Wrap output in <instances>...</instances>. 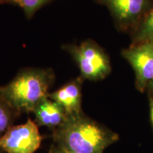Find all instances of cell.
I'll return each mask as SVG.
<instances>
[{"instance_id": "2", "label": "cell", "mask_w": 153, "mask_h": 153, "mask_svg": "<svg viewBox=\"0 0 153 153\" xmlns=\"http://www.w3.org/2000/svg\"><path fill=\"white\" fill-rule=\"evenodd\" d=\"M53 80L51 70L25 69L8 85L0 87V97L19 114L33 112L40 101L48 97Z\"/></svg>"}, {"instance_id": "4", "label": "cell", "mask_w": 153, "mask_h": 153, "mask_svg": "<svg viewBox=\"0 0 153 153\" xmlns=\"http://www.w3.org/2000/svg\"><path fill=\"white\" fill-rule=\"evenodd\" d=\"M43 139L38 125L29 118L26 123L9 128L0 137V149L7 153H34Z\"/></svg>"}, {"instance_id": "16", "label": "cell", "mask_w": 153, "mask_h": 153, "mask_svg": "<svg viewBox=\"0 0 153 153\" xmlns=\"http://www.w3.org/2000/svg\"><path fill=\"white\" fill-rule=\"evenodd\" d=\"M152 42H153V41H152Z\"/></svg>"}, {"instance_id": "8", "label": "cell", "mask_w": 153, "mask_h": 153, "mask_svg": "<svg viewBox=\"0 0 153 153\" xmlns=\"http://www.w3.org/2000/svg\"><path fill=\"white\" fill-rule=\"evenodd\" d=\"M33 113L37 125L46 126L53 131L59 127L67 118L62 107L49 97L40 101L34 108Z\"/></svg>"}, {"instance_id": "9", "label": "cell", "mask_w": 153, "mask_h": 153, "mask_svg": "<svg viewBox=\"0 0 153 153\" xmlns=\"http://www.w3.org/2000/svg\"><path fill=\"white\" fill-rule=\"evenodd\" d=\"M133 44L153 41V6L133 31Z\"/></svg>"}, {"instance_id": "5", "label": "cell", "mask_w": 153, "mask_h": 153, "mask_svg": "<svg viewBox=\"0 0 153 153\" xmlns=\"http://www.w3.org/2000/svg\"><path fill=\"white\" fill-rule=\"evenodd\" d=\"M109 10L115 22L123 30L138 26L150 9L151 0H98Z\"/></svg>"}, {"instance_id": "7", "label": "cell", "mask_w": 153, "mask_h": 153, "mask_svg": "<svg viewBox=\"0 0 153 153\" xmlns=\"http://www.w3.org/2000/svg\"><path fill=\"white\" fill-rule=\"evenodd\" d=\"M82 79L83 78L80 76L57 91L49 94V98L62 107L67 116L83 112L82 110Z\"/></svg>"}, {"instance_id": "6", "label": "cell", "mask_w": 153, "mask_h": 153, "mask_svg": "<svg viewBox=\"0 0 153 153\" xmlns=\"http://www.w3.org/2000/svg\"><path fill=\"white\" fill-rule=\"evenodd\" d=\"M122 55L133 68L137 87L143 91L153 79V42L133 44L123 50Z\"/></svg>"}, {"instance_id": "3", "label": "cell", "mask_w": 153, "mask_h": 153, "mask_svg": "<svg viewBox=\"0 0 153 153\" xmlns=\"http://www.w3.org/2000/svg\"><path fill=\"white\" fill-rule=\"evenodd\" d=\"M66 49L76 62L83 79H102L110 73L108 57L94 42L87 41L79 45H69Z\"/></svg>"}, {"instance_id": "12", "label": "cell", "mask_w": 153, "mask_h": 153, "mask_svg": "<svg viewBox=\"0 0 153 153\" xmlns=\"http://www.w3.org/2000/svg\"><path fill=\"white\" fill-rule=\"evenodd\" d=\"M48 153H77V152H72V151L68 150H66V149L62 148V147L58 146V145H55L51 147V150H50Z\"/></svg>"}, {"instance_id": "15", "label": "cell", "mask_w": 153, "mask_h": 153, "mask_svg": "<svg viewBox=\"0 0 153 153\" xmlns=\"http://www.w3.org/2000/svg\"><path fill=\"white\" fill-rule=\"evenodd\" d=\"M149 85L150 86V87L152 88V89H153V79H152V81H151V82H150V84H149Z\"/></svg>"}, {"instance_id": "1", "label": "cell", "mask_w": 153, "mask_h": 153, "mask_svg": "<svg viewBox=\"0 0 153 153\" xmlns=\"http://www.w3.org/2000/svg\"><path fill=\"white\" fill-rule=\"evenodd\" d=\"M55 145L77 153H103L116 142L117 134L87 118L83 112L67 116L53 131Z\"/></svg>"}, {"instance_id": "10", "label": "cell", "mask_w": 153, "mask_h": 153, "mask_svg": "<svg viewBox=\"0 0 153 153\" xmlns=\"http://www.w3.org/2000/svg\"><path fill=\"white\" fill-rule=\"evenodd\" d=\"M19 113L0 97V137L11 128Z\"/></svg>"}, {"instance_id": "14", "label": "cell", "mask_w": 153, "mask_h": 153, "mask_svg": "<svg viewBox=\"0 0 153 153\" xmlns=\"http://www.w3.org/2000/svg\"><path fill=\"white\" fill-rule=\"evenodd\" d=\"M151 108H150V114H151V120H152V125H153V101L151 102Z\"/></svg>"}, {"instance_id": "11", "label": "cell", "mask_w": 153, "mask_h": 153, "mask_svg": "<svg viewBox=\"0 0 153 153\" xmlns=\"http://www.w3.org/2000/svg\"><path fill=\"white\" fill-rule=\"evenodd\" d=\"M48 1L50 0H16V3L24 9L28 17H30L37 9Z\"/></svg>"}, {"instance_id": "13", "label": "cell", "mask_w": 153, "mask_h": 153, "mask_svg": "<svg viewBox=\"0 0 153 153\" xmlns=\"http://www.w3.org/2000/svg\"><path fill=\"white\" fill-rule=\"evenodd\" d=\"M9 2H16V0H0V4Z\"/></svg>"}]
</instances>
